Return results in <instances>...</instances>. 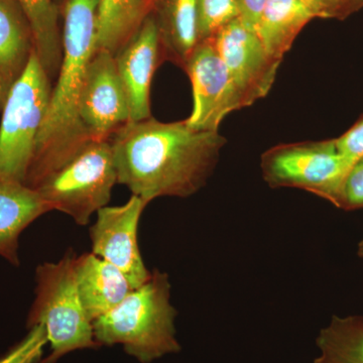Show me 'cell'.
<instances>
[{"label":"cell","instance_id":"cell-1","mask_svg":"<svg viewBox=\"0 0 363 363\" xmlns=\"http://www.w3.org/2000/svg\"><path fill=\"white\" fill-rule=\"evenodd\" d=\"M117 184L149 204L161 197L187 198L213 174L226 140L219 131L198 130L186 121L154 117L128 121L109 138Z\"/></svg>","mask_w":363,"mask_h":363},{"label":"cell","instance_id":"cell-2","mask_svg":"<svg viewBox=\"0 0 363 363\" xmlns=\"http://www.w3.org/2000/svg\"><path fill=\"white\" fill-rule=\"evenodd\" d=\"M98 0H66L62 6L63 58L40 128L26 185L32 188L86 142L78 104L91 57L97 50Z\"/></svg>","mask_w":363,"mask_h":363},{"label":"cell","instance_id":"cell-3","mask_svg":"<svg viewBox=\"0 0 363 363\" xmlns=\"http://www.w3.org/2000/svg\"><path fill=\"white\" fill-rule=\"evenodd\" d=\"M176 316L168 274L155 269L121 304L93 321L95 341L100 346L121 344L130 357L150 363L181 350Z\"/></svg>","mask_w":363,"mask_h":363},{"label":"cell","instance_id":"cell-4","mask_svg":"<svg viewBox=\"0 0 363 363\" xmlns=\"http://www.w3.org/2000/svg\"><path fill=\"white\" fill-rule=\"evenodd\" d=\"M76 257L69 252L58 262H45L35 271V298L26 326L45 327L51 353L43 363H56L72 351L100 347L79 294Z\"/></svg>","mask_w":363,"mask_h":363},{"label":"cell","instance_id":"cell-5","mask_svg":"<svg viewBox=\"0 0 363 363\" xmlns=\"http://www.w3.org/2000/svg\"><path fill=\"white\" fill-rule=\"evenodd\" d=\"M117 173L109 140L89 138L58 168L32 189L52 210L72 217L80 226L111 201Z\"/></svg>","mask_w":363,"mask_h":363},{"label":"cell","instance_id":"cell-6","mask_svg":"<svg viewBox=\"0 0 363 363\" xmlns=\"http://www.w3.org/2000/svg\"><path fill=\"white\" fill-rule=\"evenodd\" d=\"M51 81L33 52L28 68L9 91L0 111V175L26 184L35 143L49 108Z\"/></svg>","mask_w":363,"mask_h":363},{"label":"cell","instance_id":"cell-7","mask_svg":"<svg viewBox=\"0 0 363 363\" xmlns=\"http://www.w3.org/2000/svg\"><path fill=\"white\" fill-rule=\"evenodd\" d=\"M260 167L271 187L301 189L335 206L351 168L334 140L277 145L262 155Z\"/></svg>","mask_w":363,"mask_h":363},{"label":"cell","instance_id":"cell-8","mask_svg":"<svg viewBox=\"0 0 363 363\" xmlns=\"http://www.w3.org/2000/svg\"><path fill=\"white\" fill-rule=\"evenodd\" d=\"M183 69L192 85V112L185 119L191 128L219 131L226 116L247 106L210 40L197 45Z\"/></svg>","mask_w":363,"mask_h":363},{"label":"cell","instance_id":"cell-9","mask_svg":"<svg viewBox=\"0 0 363 363\" xmlns=\"http://www.w3.org/2000/svg\"><path fill=\"white\" fill-rule=\"evenodd\" d=\"M78 117L86 135L109 140L130 121V104L117 72L114 55L97 49L91 57L78 104Z\"/></svg>","mask_w":363,"mask_h":363},{"label":"cell","instance_id":"cell-10","mask_svg":"<svg viewBox=\"0 0 363 363\" xmlns=\"http://www.w3.org/2000/svg\"><path fill=\"white\" fill-rule=\"evenodd\" d=\"M147 205L138 196L131 195L125 204L98 210L96 221L89 229L91 252L121 269L133 290L152 276L138 245V224Z\"/></svg>","mask_w":363,"mask_h":363},{"label":"cell","instance_id":"cell-11","mask_svg":"<svg viewBox=\"0 0 363 363\" xmlns=\"http://www.w3.org/2000/svg\"><path fill=\"white\" fill-rule=\"evenodd\" d=\"M210 42L247 106L269 94L281 62L267 52L252 28L240 18L222 28Z\"/></svg>","mask_w":363,"mask_h":363},{"label":"cell","instance_id":"cell-12","mask_svg":"<svg viewBox=\"0 0 363 363\" xmlns=\"http://www.w3.org/2000/svg\"><path fill=\"white\" fill-rule=\"evenodd\" d=\"M114 59L130 104V121L150 118L152 79L164 62L157 23L150 13Z\"/></svg>","mask_w":363,"mask_h":363},{"label":"cell","instance_id":"cell-13","mask_svg":"<svg viewBox=\"0 0 363 363\" xmlns=\"http://www.w3.org/2000/svg\"><path fill=\"white\" fill-rule=\"evenodd\" d=\"M51 211L37 192L23 182L0 175V257L20 266L21 233Z\"/></svg>","mask_w":363,"mask_h":363},{"label":"cell","instance_id":"cell-14","mask_svg":"<svg viewBox=\"0 0 363 363\" xmlns=\"http://www.w3.org/2000/svg\"><path fill=\"white\" fill-rule=\"evenodd\" d=\"M35 52L32 28L18 0H0V111Z\"/></svg>","mask_w":363,"mask_h":363},{"label":"cell","instance_id":"cell-15","mask_svg":"<svg viewBox=\"0 0 363 363\" xmlns=\"http://www.w3.org/2000/svg\"><path fill=\"white\" fill-rule=\"evenodd\" d=\"M75 271L81 300L92 321L111 311L133 290L121 269L92 252L76 257Z\"/></svg>","mask_w":363,"mask_h":363},{"label":"cell","instance_id":"cell-16","mask_svg":"<svg viewBox=\"0 0 363 363\" xmlns=\"http://www.w3.org/2000/svg\"><path fill=\"white\" fill-rule=\"evenodd\" d=\"M164 61L184 68L199 44L198 0H149Z\"/></svg>","mask_w":363,"mask_h":363},{"label":"cell","instance_id":"cell-17","mask_svg":"<svg viewBox=\"0 0 363 363\" xmlns=\"http://www.w3.org/2000/svg\"><path fill=\"white\" fill-rule=\"evenodd\" d=\"M313 14L298 0H267L255 30L267 52L283 61Z\"/></svg>","mask_w":363,"mask_h":363},{"label":"cell","instance_id":"cell-18","mask_svg":"<svg viewBox=\"0 0 363 363\" xmlns=\"http://www.w3.org/2000/svg\"><path fill=\"white\" fill-rule=\"evenodd\" d=\"M32 28L35 51L49 77H56L63 58L61 9L55 0H18Z\"/></svg>","mask_w":363,"mask_h":363},{"label":"cell","instance_id":"cell-19","mask_svg":"<svg viewBox=\"0 0 363 363\" xmlns=\"http://www.w3.org/2000/svg\"><path fill=\"white\" fill-rule=\"evenodd\" d=\"M149 13V0H98L97 49L116 55Z\"/></svg>","mask_w":363,"mask_h":363},{"label":"cell","instance_id":"cell-20","mask_svg":"<svg viewBox=\"0 0 363 363\" xmlns=\"http://www.w3.org/2000/svg\"><path fill=\"white\" fill-rule=\"evenodd\" d=\"M314 363H363V315L333 316L320 331Z\"/></svg>","mask_w":363,"mask_h":363},{"label":"cell","instance_id":"cell-21","mask_svg":"<svg viewBox=\"0 0 363 363\" xmlns=\"http://www.w3.org/2000/svg\"><path fill=\"white\" fill-rule=\"evenodd\" d=\"M241 16L238 0H198V40L214 39L222 28Z\"/></svg>","mask_w":363,"mask_h":363},{"label":"cell","instance_id":"cell-22","mask_svg":"<svg viewBox=\"0 0 363 363\" xmlns=\"http://www.w3.org/2000/svg\"><path fill=\"white\" fill-rule=\"evenodd\" d=\"M48 336L42 324L28 328V334L0 357V363H43Z\"/></svg>","mask_w":363,"mask_h":363},{"label":"cell","instance_id":"cell-23","mask_svg":"<svg viewBox=\"0 0 363 363\" xmlns=\"http://www.w3.org/2000/svg\"><path fill=\"white\" fill-rule=\"evenodd\" d=\"M336 207L346 211L363 208V157L348 171Z\"/></svg>","mask_w":363,"mask_h":363},{"label":"cell","instance_id":"cell-24","mask_svg":"<svg viewBox=\"0 0 363 363\" xmlns=\"http://www.w3.org/2000/svg\"><path fill=\"white\" fill-rule=\"evenodd\" d=\"M336 149L350 167L363 157V117L350 130L334 138Z\"/></svg>","mask_w":363,"mask_h":363},{"label":"cell","instance_id":"cell-25","mask_svg":"<svg viewBox=\"0 0 363 363\" xmlns=\"http://www.w3.org/2000/svg\"><path fill=\"white\" fill-rule=\"evenodd\" d=\"M315 18H340L350 13L357 0H298Z\"/></svg>","mask_w":363,"mask_h":363},{"label":"cell","instance_id":"cell-26","mask_svg":"<svg viewBox=\"0 0 363 363\" xmlns=\"http://www.w3.org/2000/svg\"><path fill=\"white\" fill-rule=\"evenodd\" d=\"M238 2L240 9L241 20L255 30L267 0H238Z\"/></svg>","mask_w":363,"mask_h":363},{"label":"cell","instance_id":"cell-27","mask_svg":"<svg viewBox=\"0 0 363 363\" xmlns=\"http://www.w3.org/2000/svg\"><path fill=\"white\" fill-rule=\"evenodd\" d=\"M357 255L360 259H363V238L359 241L357 245Z\"/></svg>","mask_w":363,"mask_h":363},{"label":"cell","instance_id":"cell-28","mask_svg":"<svg viewBox=\"0 0 363 363\" xmlns=\"http://www.w3.org/2000/svg\"><path fill=\"white\" fill-rule=\"evenodd\" d=\"M66 0H55V2H56L57 6L60 7V9H62V6H64V4H65Z\"/></svg>","mask_w":363,"mask_h":363}]
</instances>
